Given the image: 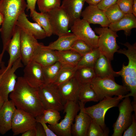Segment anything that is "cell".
<instances>
[{"instance_id":"1","label":"cell","mask_w":136,"mask_h":136,"mask_svg":"<svg viewBox=\"0 0 136 136\" xmlns=\"http://www.w3.org/2000/svg\"><path fill=\"white\" fill-rule=\"evenodd\" d=\"M9 96L16 109L35 117L43 114L44 109L39 96L38 88L30 86L23 77L17 78L14 89Z\"/></svg>"},{"instance_id":"2","label":"cell","mask_w":136,"mask_h":136,"mask_svg":"<svg viewBox=\"0 0 136 136\" xmlns=\"http://www.w3.org/2000/svg\"><path fill=\"white\" fill-rule=\"evenodd\" d=\"M27 8L25 0H0V13L4 21L1 28V35L3 49L0 54L2 58L8 45L11 39L20 15Z\"/></svg>"},{"instance_id":"3","label":"cell","mask_w":136,"mask_h":136,"mask_svg":"<svg viewBox=\"0 0 136 136\" xmlns=\"http://www.w3.org/2000/svg\"><path fill=\"white\" fill-rule=\"evenodd\" d=\"M127 48L120 49L117 51L118 53L125 55L128 60V64H122L121 70L116 72L121 76L123 85L130 92L133 101H136V43L131 45L128 42L120 43Z\"/></svg>"},{"instance_id":"4","label":"cell","mask_w":136,"mask_h":136,"mask_svg":"<svg viewBox=\"0 0 136 136\" xmlns=\"http://www.w3.org/2000/svg\"><path fill=\"white\" fill-rule=\"evenodd\" d=\"M130 96H131L130 94L128 93L124 95L106 97L96 104L85 108L84 111L104 130H108L105 121L107 111L111 108L117 106L120 101L124 98Z\"/></svg>"},{"instance_id":"5","label":"cell","mask_w":136,"mask_h":136,"mask_svg":"<svg viewBox=\"0 0 136 136\" xmlns=\"http://www.w3.org/2000/svg\"><path fill=\"white\" fill-rule=\"evenodd\" d=\"M90 84L100 101L106 97L125 95L129 92L125 86L117 84L114 78H101L95 77Z\"/></svg>"},{"instance_id":"6","label":"cell","mask_w":136,"mask_h":136,"mask_svg":"<svg viewBox=\"0 0 136 136\" xmlns=\"http://www.w3.org/2000/svg\"><path fill=\"white\" fill-rule=\"evenodd\" d=\"M94 31L99 35L97 48L100 53L111 61L113 59L114 53L120 48L116 42L118 37L117 32L108 27H96Z\"/></svg>"},{"instance_id":"7","label":"cell","mask_w":136,"mask_h":136,"mask_svg":"<svg viewBox=\"0 0 136 136\" xmlns=\"http://www.w3.org/2000/svg\"><path fill=\"white\" fill-rule=\"evenodd\" d=\"M0 94L5 102L9 100V95L15 87L17 78L15 72L23 65L20 58L7 70L3 62L0 63Z\"/></svg>"},{"instance_id":"8","label":"cell","mask_w":136,"mask_h":136,"mask_svg":"<svg viewBox=\"0 0 136 136\" xmlns=\"http://www.w3.org/2000/svg\"><path fill=\"white\" fill-rule=\"evenodd\" d=\"M64 118L54 125H49V127L57 136H71V128L73 122L80 110L78 101H69L64 105Z\"/></svg>"},{"instance_id":"9","label":"cell","mask_w":136,"mask_h":136,"mask_svg":"<svg viewBox=\"0 0 136 136\" xmlns=\"http://www.w3.org/2000/svg\"><path fill=\"white\" fill-rule=\"evenodd\" d=\"M38 89L44 110L52 109L59 111L63 110L64 105L57 86L53 83H45Z\"/></svg>"},{"instance_id":"10","label":"cell","mask_w":136,"mask_h":136,"mask_svg":"<svg viewBox=\"0 0 136 136\" xmlns=\"http://www.w3.org/2000/svg\"><path fill=\"white\" fill-rule=\"evenodd\" d=\"M129 97L124 98L117 106L119 114L113 126L114 131L112 136H121L132 122L134 109Z\"/></svg>"},{"instance_id":"11","label":"cell","mask_w":136,"mask_h":136,"mask_svg":"<svg viewBox=\"0 0 136 136\" xmlns=\"http://www.w3.org/2000/svg\"><path fill=\"white\" fill-rule=\"evenodd\" d=\"M47 13L53 34L58 36L69 32L70 18L65 10L61 6Z\"/></svg>"},{"instance_id":"12","label":"cell","mask_w":136,"mask_h":136,"mask_svg":"<svg viewBox=\"0 0 136 136\" xmlns=\"http://www.w3.org/2000/svg\"><path fill=\"white\" fill-rule=\"evenodd\" d=\"M90 24L80 18L76 20L71 26V30L79 39L94 48H97L99 36L96 35Z\"/></svg>"},{"instance_id":"13","label":"cell","mask_w":136,"mask_h":136,"mask_svg":"<svg viewBox=\"0 0 136 136\" xmlns=\"http://www.w3.org/2000/svg\"><path fill=\"white\" fill-rule=\"evenodd\" d=\"M20 29V58L22 62L26 65L32 60L34 54L41 44L27 31Z\"/></svg>"},{"instance_id":"14","label":"cell","mask_w":136,"mask_h":136,"mask_svg":"<svg viewBox=\"0 0 136 136\" xmlns=\"http://www.w3.org/2000/svg\"><path fill=\"white\" fill-rule=\"evenodd\" d=\"M37 122L35 117L33 116L16 109L12 121L11 129L13 135L22 134L28 130L35 128Z\"/></svg>"},{"instance_id":"15","label":"cell","mask_w":136,"mask_h":136,"mask_svg":"<svg viewBox=\"0 0 136 136\" xmlns=\"http://www.w3.org/2000/svg\"><path fill=\"white\" fill-rule=\"evenodd\" d=\"M23 77L31 86L38 88L45 83L42 67L36 62L31 61L24 69Z\"/></svg>"},{"instance_id":"16","label":"cell","mask_w":136,"mask_h":136,"mask_svg":"<svg viewBox=\"0 0 136 136\" xmlns=\"http://www.w3.org/2000/svg\"><path fill=\"white\" fill-rule=\"evenodd\" d=\"M80 112L76 116L71 127L72 136H87L91 118L84 111L85 103L78 101Z\"/></svg>"},{"instance_id":"17","label":"cell","mask_w":136,"mask_h":136,"mask_svg":"<svg viewBox=\"0 0 136 136\" xmlns=\"http://www.w3.org/2000/svg\"><path fill=\"white\" fill-rule=\"evenodd\" d=\"M81 84L74 76L67 81L58 86L63 104L67 101H78Z\"/></svg>"},{"instance_id":"18","label":"cell","mask_w":136,"mask_h":136,"mask_svg":"<svg viewBox=\"0 0 136 136\" xmlns=\"http://www.w3.org/2000/svg\"><path fill=\"white\" fill-rule=\"evenodd\" d=\"M81 16L90 24H99L101 27H108L111 23L104 11L97 5H89L82 12Z\"/></svg>"},{"instance_id":"19","label":"cell","mask_w":136,"mask_h":136,"mask_svg":"<svg viewBox=\"0 0 136 136\" xmlns=\"http://www.w3.org/2000/svg\"><path fill=\"white\" fill-rule=\"evenodd\" d=\"M16 108L12 101L4 102L0 110V133L4 135L11 129L13 114Z\"/></svg>"},{"instance_id":"20","label":"cell","mask_w":136,"mask_h":136,"mask_svg":"<svg viewBox=\"0 0 136 136\" xmlns=\"http://www.w3.org/2000/svg\"><path fill=\"white\" fill-rule=\"evenodd\" d=\"M20 28L16 26L12 37L7 46L6 51L8 53L9 59L5 69L11 68L15 62L21 57Z\"/></svg>"},{"instance_id":"21","label":"cell","mask_w":136,"mask_h":136,"mask_svg":"<svg viewBox=\"0 0 136 136\" xmlns=\"http://www.w3.org/2000/svg\"><path fill=\"white\" fill-rule=\"evenodd\" d=\"M25 12L19 16L17 20L16 26L20 28L26 30L37 39H42L47 37L42 28L37 23L29 21Z\"/></svg>"},{"instance_id":"22","label":"cell","mask_w":136,"mask_h":136,"mask_svg":"<svg viewBox=\"0 0 136 136\" xmlns=\"http://www.w3.org/2000/svg\"><path fill=\"white\" fill-rule=\"evenodd\" d=\"M41 44L35 52L32 60L42 67L52 64L58 61L54 50L43 47Z\"/></svg>"},{"instance_id":"23","label":"cell","mask_w":136,"mask_h":136,"mask_svg":"<svg viewBox=\"0 0 136 136\" xmlns=\"http://www.w3.org/2000/svg\"><path fill=\"white\" fill-rule=\"evenodd\" d=\"M111 62L100 53L93 67L96 77L101 78H114L115 77L119 76L116 72L113 70Z\"/></svg>"},{"instance_id":"24","label":"cell","mask_w":136,"mask_h":136,"mask_svg":"<svg viewBox=\"0 0 136 136\" xmlns=\"http://www.w3.org/2000/svg\"><path fill=\"white\" fill-rule=\"evenodd\" d=\"M136 17L132 14H125L118 21L111 23L108 27L115 32L123 30L127 37L130 35L132 29L136 28Z\"/></svg>"},{"instance_id":"25","label":"cell","mask_w":136,"mask_h":136,"mask_svg":"<svg viewBox=\"0 0 136 136\" xmlns=\"http://www.w3.org/2000/svg\"><path fill=\"white\" fill-rule=\"evenodd\" d=\"M85 0H63L61 6L65 10L70 19V27L80 18Z\"/></svg>"},{"instance_id":"26","label":"cell","mask_w":136,"mask_h":136,"mask_svg":"<svg viewBox=\"0 0 136 136\" xmlns=\"http://www.w3.org/2000/svg\"><path fill=\"white\" fill-rule=\"evenodd\" d=\"M79 39L74 33L69 32L58 36V39L47 46L42 45L45 48L59 51L71 50L75 42Z\"/></svg>"},{"instance_id":"27","label":"cell","mask_w":136,"mask_h":136,"mask_svg":"<svg viewBox=\"0 0 136 136\" xmlns=\"http://www.w3.org/2000/svg\"><path fill=\"white\" fill-rule=\"evenodd\" d=\"M30 11V16L32 19L44 29L47 37L52 34V31L47 13H39L35 10Z\"/></svg>"},{"instance_id":"28","label":"cell","mask_w":136,"mask_h":136,"mask_svg":"<svg viewBox=\"0 0 136 136\" xmlns=\"http://www.w3.org/2000/svg\"><path fill=\"white\" fill-rule=\"evenodd\" d=\"M61 64L77 65L82 56L71 50L59 51L54 50Z\"/></svg>"},{"instance_id":"29","label":"cell","mask_w":136,"mask_h":136,"mask_svg":"<svg viewBox=\"0 0 136 136\" xmlns=\"http://www.w3.org/2000/svg\"><path fill=\"white\" fill-rule=\"evenodd\" d=\"M78 68L77 65L61 64L58 74L53 83L58 86L69 80L74 76Z\"/></svg>"},{"instance_id":"30","label":"cell","mask_w":136,"mask_h":136,"mask_svg":"<svg viewBox=\"0 0 136 136\" xmlns=\"http://www.w3.org/2000/svg\"><path fill=\"white\" fill-rule=\"evenodd\" d=\"M99 98L91 87L90 83L81 84L78 95V101L85 103L89 101L98 102Z\"/></svg>"},{"instance_id":"31","label":"cell","mask_w":136,"mask_h":136,"mask_svg":"<svg viewBox=\"0 0 136 136\" xmlns=\"http://www.w3.org/2000/svg\"><path fill=\"white\" fill-rule=\"evenodd\" d=\"M74 76L80 84H83L90 83L96 75L93 68L78 66Z\"/></svg>"},{"instance_id":"32","label":"cell","mask_w":136,"mask_h":136,"mask_svg":"<svg viewBox=\"0 0 136 136\" xmlns=\"http://www.w3.org/2000/svg\"><path fill=\"white\" fill-rule=\"evenodd\" d=\"M100 54V52L98 48H94L82 56L77 66L78 67L87 66L93 68Z\"/></svg>"},{"instance_id":"33","label":"cell","mask_w":136,"mask_h":136,"mask_svg":"<svg viewBox=\"0 0 136 136\" xmlns=\"http://www.w3.org/2000/svg\"><path fill=\"white\" fill-rule=\"evenodd\" d=\"M61 65V63L57 61L52 64L42 67L45 83L54 82Z\"/></svg>"},{"instance_id":"34","label":"cell","mask_w":136,"mask_h":136,"mask_svg":"<svg viewBox=\"0 0 136 136\" xmlns=\"http://www.w3.org/2000/svg\"><path fill=\"white\" fill-rule=\"evenodd\" d=\"M103 11L111 23L118 21L125 14L116 3Z\"/></svg>"},{"instance_id":"35","label":"cell","mask_w":136,"mask_h":136,"mask_svg":"<svg viewBox=\"0 0 136 136\" xmlns=\"http://www.w3.org/2000/svg\"><path fill=\"white\" fill-rule=\"evenodd\" d=\"M41 117L43 121L49 125H54L58 122L61 118L59 111L52 109L44 110Z\"/></svg>"},{"instance_id":"36","label":"cell","mask_w":136,"mask_h":136,"mask_svg":"<svg viewBox=\"0 0 136 136\" xmlns=\"http://www.w3.org/2000/svg\"><path fill=\"white\" fill-rule=\"evenodd\" d=\"M37 3L39 9L42 13H48L61 6V0H37Z\"/></svg>"},{"instance_id":"37","label":"cell","mask_w":136,"mask_h":136,"mask_svg":"<svg viewBox=\"0 0 136 136\" xmlns=\"http://www.w3.org/2000/svg\"><path fill=\"white\" fill-rule=\"evenodd\" d=\"M94 48L82 40L78 39L74 43L71 50L76 51L83 56Z\"/></svg>"},{"instance_id":"38","label":"cell","mask_w":136,"mask_h":136,"mask_svg":"<svg viewBox=\"0 0 136 136\" xmlns=\"http://www.w3.org/2000/svg\"><path fill=\"white\" fill-rule=\"evenodd\" d=\"M109 130H104L93 119H92L88 131L87 136H108Z\"/></svg>"},{"instance_id":"39","label":"cell","mask_w":136,"mask_h":136,"mask_svg":"<svg viewBox=\"0 0 136 136\" xmlns=\"http://www.w3.org/2000/svg\"><path fill=\"white\" fill-rule=\"evenodd\" d=\"M133 0H117L116 3L125 14H132Z\"/></svg>"},{"instance_id":"40","label":"cell","mask_w":136,"mask_h":136,"mask_svg":"<svg viewBox=\"0 0 136 136\" xmlns=\"http://www.w3.org/2000/svg\"><path fill=\"white\" fill-rule=\"evenodd\" d=\"M123 133V136H136V116L134 114L132 115L131 124Z\"/></svg>"},{"instance_id":"41","label":"cell","mask_w":136,"mask_h":136,"mask_svg":"<svg viewBox=\"0 0 136 136\" xmlns=\"http://www.w3.org/2000/svg\"><path fill=\"white\" fill-rule=\"evenodd\" d=\"M41 115L36 117V119L37 122H39L42 124L45 131L46 136H57V135L47 125L46 123L43 121Z\"/></svg>"},{"instance_id":"42","label":"cell","mask_w":136,"mask_h":136,"mask_svg":"<svg viewBox=\"0 0 136 136\" xmlns=\"http://www.w3.org/2000/svg\"><path fill=\"white\" fill-rule=\"evenodd\" d=\"M117 0H102L97 5L100 9L104 10L111 6L116 4Z\"/></svg>"},{"instance_id":"43","label":"cell","mask_w":136,"mask_h":136,"mask_svg":"<svg viewBox=\"0 0 136 136\" xmlns=\"http://www.w3.org/2000/svg\"><path fill=\"white\" fill-rule=\"evenodd\" d=\"M36 136H46L44 129L42 124L37 122L35 127Z\"/></svg>"},{"instance_id":"44","label":"cell","mask_w":136,"mask_h":136,"mask_svg":"<svg viewBox=\"0 0 136 136\" xmlns=\"http://www.w3.org/2000/svg\"><path fill=\"white\" fill-rule=\"evenodd\" d=\"M37 0H26L27 10H35Z\"/></svg>"},{"instance_id":"45","label":"cell","mask_w":136,"mask_h":136,"mask_svg":"<svg viewBox=\"0 0 136 136\" xmlns=\"http://www.w3.org/2000/svg\"><path fill=\"white\" fill-rule=\"evenodd\" d=\"M21 136H36L35 128L27 130L22 133Z\"/></svg>"},{"instance_id":"46","label":"cell","mask_w":136,"mask_h":136,"mask_svg":"<svg viewBox=\"0 0 136 136\" xmlns=\"http://www.w3.org/2000/svg\"><path fill=\"white\" fill-rule=\"evenodd\" d=\"M102 0H85V2L89 5H97Z\"/></svg>"},{"instance_id":"47","label":"cell","mask_w":136,"mask_h":136,"mask_svg":"<svg viewBox=\"0 0 136 136\" xmlns=\"http://www.w3.org/2000/svg\"><path fill=\"white\" fill-rule=\"evenodd\" d=\"M132 13L135 17H136V0H133Z\"/></svg>"},{"instance_id":"48","label":"cell","mask_w":136,"mask_h":136,"mask_svg":"<svg viewBox=\"0 0 136 136\" xmlns=\"http://www.w3.org/2000/svg\"><path fill=\"white\" fill-rule=\"evenodd\" d=\"M5 101L0 94V110L3 106Z\"/></svg>"},{"instance_id":"49","label":"cell","mask_w":136,"mask_h":136,"mask_svg":"<svg viewBox=\"0 0 136 136\" xmlns=\"http://www.w3.org/2000/svg\"><path fill=\"white\" fill-rule=\"evenodd\" d=\"M4 21V18L3 15L0 13V26L2 25Z\"/></svg>"},{"instance_id":"50","label":"cell","mask_w":136,"mask_h":136,"mask_svg":"<svg viewBox=\"0 0 136 136\" xmlns=\"http://www.w3.org/2000/svg\"><path fill=\"white\" fill-rule=\"evenodd\" d=\"M1 28H0V32H1Z\"/></svg>"}]
</instances>
